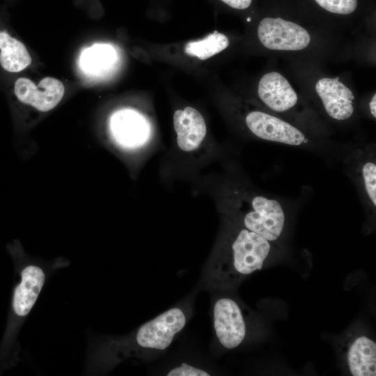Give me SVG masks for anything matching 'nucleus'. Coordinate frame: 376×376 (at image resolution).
<instances>
[{
  "instance_id": "obj_1",
  "label": "nucleus",
  "mask_w": 376,
  "mask_h": 376,
  "mask_svg": "<svg viewBox=\"0 0 376 376\" xmlns=\"http://www.w3.org/2000/svg\"><path fill=\"white\" fill-rule=\"evenodd\" d=\"M187 322L185 311L172 308L146 322L130 334L106 340L90 357L89 372L109 369L130 357H139L155 350H164Z\"/></svg>"
},
{
  "instance_id": "obj_2",
  "label": "nucleus",
  "mask_w": 376,
  "mask_h": 376,
  "mask_svg": "<svg viewBox=\"0 0 376 376\" xmlns=\"http://www.w3.org/2000/svg\"><path fill=\"white\" fill-rule=\"evenodd\" d=\"M268 240L244 227L230 234L207 269L210 284L218 288L234 286L263 268L270 251Z\"/></svg>"
},
{
  "instance_id": "obj_3",
  "label": "nucleus",
  "mask_w": 376,
  "mask_h": 376,
  "mask_svg": "<svg viewBox=\"0 0 376 376\" xmlns=\"http://www.w3.org/2000/svg\"><path fill=\"white\" fill-rule=\"evenodd\" d=\"M241 223L244 228L257 233L269 242L281 235L285 214L281 204L274 198L254 195L241 204Z\"/></svg>"
},
{
  "instance_id": "obj_4",
  "label": "nucleus",
  "mask_w": 376,
  "mask_h": 376,
  "mask_svg": "<svg viewBox=\"0 0 376 376\" xmlns=\"http://www.w3.org/2000/svg\"><path fill=\"white\" fill-rule=\"evenodd\" d=\"M260 42L267 49L297 51L310 43L308 32L300 25L281 17H265L258 27Z\"/></svg>"
},
{
  "instance_id": "obj_5",
  "label": "nucleus",
  "mask_w": 376,
  "mask_h": 376,
  "mask_svg": "<svg viewBox=\"0 0 376 376\" xmlns=\"http://www.w3.org/2000/svg\"><path fill=\"white\" fill-rule=\"evenodd\" d=\"M214 328L220 343L227 349L239 346L246 336V324L237 303L230 298L218 299L213 308Z\"/></svg>"
},
{
  "instance_id": "obj_6",
  "label": "nucleus",
  "mask_w": 376,
  "mask_h": 376,
  "mask_svg": "<svg viewBox=\"0 0 376 376\" xmlns=\"http://www.w3.org/2000/svg\"><path fill=\"white\" fill-rule=\"evenodd\" d=\"M109 129L115 141L128 149L143 146L150 135L148 120L137 111L130 109L114 112L109 120Z\"/></svg>"
},
{
  "instance_id": "obj_7",
  "label": "nucleus",
  "mask_w": 376,
  "mask_h": 376,
  "mask_svg": "<svg viewBox=\"0 0 376 376\" xmlns=\"http://www.w3.org/2000/svg\"><path fill=\"white\" fill-rule=\"evenodd\" d=\"M245 122L250 131L262 139L292 146L307 141L304 134L295 127L263 111L249 112Z\"/></svg>"
},
{
  "instance_id": "obj_8",
  "label": "nucleus",
  "mask_w": 376,
  "mask_h": 376,
  "mask_svg": "<svg viewBox=\"0 0 376 376\" xmlns=\"http://www.w3.org/2000/svg\"><path fill=\"white\" fill-rule=\"evenodd\" d=\"M64 91L61 81L52 77L42 79L38 86L29 79L19 78L14 86V93L19 101L41 111L54 108L61 100Z\"/></svg>"
},
{
  "instance_id": "obj_9",
  "label": "nucleus",
  "mask_w": 376,
  "mask_h": 376,
  "mask_svg": "<svg viewBox=\"0 0 376 376\" xmlns=\"http://www.w3.org/2000/svg\"><path fill=\"white\" fill-rule=\"evenodd\" d=\"M341 346V356L352 375H376V343L373 340L355 334L346 339Z\"/></svg>"
},
{
  "instance_id": "obj_10",
  "label": "nucleus",
  "mask_w": 376,
  "mask_h": 376,
  "mask_svg": "<svg viewBox=\"0 0 376 376\" xmlns=\"http://www.w3.org/2000/svg\"><path fill=\"white\" fill-rule=\"evenodd\" d=\"M47 278L42 266L29 263L22 267L20 281L13 296V311L18 318L24 319L36 303Z\"/></svg>"
},
{
  "instance_id": "obj_11",
  "label": "nucleus",
  "mask_w": 376,
  "mask_h": 376,
  "mask_svg": "<svg viewBox=\"0 0 376 376\" xmlns=\"http://www.w3.org/2000/svg\"><path fill=\"white\" fill-rule=\"evenodd\" d=\"M315 90L329 116L336 120H345L352 116L354 96L338 77L320 79L316 84Z\"/></svg>"
},
{
  "instance_id": "obj_12",
  "label": "nucleus",
  "mask_w": 376,
  "mask_h": 376,
  "mask_svg": "<svg viewBox=\"0 0 376 376\" xmlns=\"http://www.w3.org/2000/svg\"><path fill=\"white\" fill-rule=\"evenodd\" d=\"M173 126L178 146L182 151L191 152L197 149L206 135V125L203 116L191 107L175 111Z\"/></svg>"
},
{
  "instance_id": "obj_13",
  "label": "nucleus",
  "mask_w": 376,
  "mask_h": 376,
  "mask_svg": "<svg viewBox=\"0 0 376 376\" xmlns=\"http://www.w3.org/2000/svg\"><path fill=\"white\" fill-rule=\"evenodd\" d=\"M258 93L269 109L277 112L289 110L297 102V95L288 81L276 72H268L262 77Z\"/></svg>"
},
{
  "instance_id": "obj_14",
  "label": "nucleus",
  "mask_w": 376,
  "mask_h": 376,
  "mask_svg": "<svg viewBox=\"0 0 376 376\" xmlns=\"http://www.w3.org/2000/svg\"><path fill=\"white\" fill-rule=\"evenodd\" d=\"M31 63L26 47L5 31H0V64L6 71L19 72Z\"/></svg>"
},
{
  "instance_id": "obj_15",
  "label": "nucleus",
  "mask_w": 376,
  "mask_h": 376,
  "mask_svg": "<svg viewBox=\"0 0 376 376\" xmlns=\"http://www.w3.org/2000/svg\"><path fill=\"white\" fill-rule=\"evenodd\" d=\"M116 61V52L112 46L95 44L82 52L80 66L86 74L96 76L109 71Z\"/></svg>"
},
{
  "instance_id": "obj_16",
  "label": "nucleus",
  "mask_w": 376,
  "mask_h": 376,
  "mask_svg": "<svg viewBox=\"0 0 376 376\" xmlns=\"http://www.w3.org/2000/svg\"><path fill=\"white\" fill-rule=\"evenodd\" d=\"M228 45L227 36L214 31L202 40L187 43L184 51L189 56L206 60L225 49Z\"/></svg>"
},
{
  "instance_id": "obj_17",
  "label": "nucleus",
  "mask_w": 376,
  "mask_h": 376,
  "mask_svg": "<svg viewBox=\"0 0 376 376\" xmlns=\"http://www.w3.org/2000/svg\"><path fill=\"white\" fill-rule=\"evenodd\" d=\"M361 176L365 191L369 201L376 206V164L375 161L366 162L361 168Z\"/></svg>"
},
{
  "instance_id": "obj_18",
  "label": "nucleus",
  "mask_w": 376,
  "mask_h": 376,
  "mask_svg": "<svg viewBox=\"0 0 376 376\" xmlns=\"http://www.w3.org/2000/svg\"><path fill=\"white\" fill-rule=\"evenodd\" d=\"M324 10L338 15L353 13L358 7V0H313Z\"/></svg>"
},
{
  "instance_id": "obj_19",
  "label": "nucleus",
  "mask_w": 376,
  "mask_h": 376,
  "mask_svg": "<svg viewBox=\"0 0 376 376\" xmlns=\"http://www.w3.org/2000/svg\"><path fill=\"white\" fill-rule=\"evenodd\" d=\"M168 376H209L210 374L196 367L192 366L186 363H182L179 366H177L171 370Z\"/></svg>"
},
{
  "instance_id": "obj_20",
  "label": "nucleus",
  "mask_w": 376,
  "mask_h": 376,
  "mask_svg": "<svg viewBox=\"0 0 376 376\" xmlns=\"http://www.w3.org/2000/svg\"><path fill=\"white\" fill-rule=\"evenodd\" d=\"M229 7L237 10H244L248 8L253 0H220Z\"/></svg>"
},
{
  "instance_id": "obj_21",
  "label": "nucleus",
  "mask_w": 376,
  "mask_h": 376,
  "mask_svg": "<svg viewBox=\"0 0 376 376\" xmlns=\"http://www.w3.org/2000/svg\"><path fill=\"white\" fill-rule=\"evenodd\" d=\"M375 104H376V95L374 94L373 97H372L371 99V101L369 104V107H370V112H371V114L373 116L374 118L376 117V108H375Z\"/></svg>"
}]
</instances>
